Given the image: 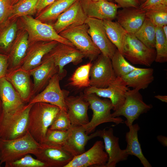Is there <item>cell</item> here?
<instances>
[{
  "label": "cell",
  "instance_id": "1",
  "mask_svg": "<svg viewBox=\"0 0 167 167\" xmlns=\"http://www.w3.org/2000/svg\"><path fill=\"white\" fill-rule=\"evenodd\" d=\"M60 110L58 106L48 103L33 104L29 113L27 131L39 143H44L47 131Z\"/></svg>",
  "mask_w": 167,
  "mask_h": 167
},
{
  "label": "cell",
  "instance_id": "2",
  "mask_svg": "<svg viewBox=\"0 0 167 167\" xmlns=\"http://www.w3.org/2000/svg\"><path fill=\"white\" fill-rule=\"evenodd\" d=\"M33 104H28L11 112L0 115V139L11 140L23 136L27 131L29 113Z\"/></svg>",
  "mask_w": 167,
  "mask_h": 167
},
{
  "label": "cell",
  "instance_id": "3",
  "mask_svg": "<svg viewBox=\"0 0 167 167\" xmlns=\"http://www.w3.org/2000/svg\"><path fill=\"white\" fill-rule=\"evenodd\" d=\"M41 144L29 132L22 136L11 140L0 139V161L1 164L19 159L28 154L34 155Z\"/></svg>",
  "mask_w": 167,
  "mask_h": 167
},
{
  "label": "cell",
  "instance_id": "4",
  "mask_svg": "<svg viewBox=\"0 0 167 167\" xmlns=\"http://www.w3.org/2000/svg\"><path fill=\"white\" fill-rule=\"evenodd\" d=\"M18 26L27 32L29 45L40 41H56L74 46L68 40L58 33L52 25L43 23L31 15L20 17L18 19Z\"/></svg>",
  "mask_w": 167,
  "mask_h": 167
},
{
  "label": "cell",
  "instance_id": "5",
  "mask_svg": "<svg viewBox=\"0 0 167 167\" xmlns=\"http://www.w3.org/2000/svg\"><path fill=\"white\" fill-rule=\"evenodd\" d=\"M84 98L89 104L92 112L91 120L86 125L82 126L86 134L93 132L96 128L103 123L112 122L118 125L124 122L120 117H113L111 113L113 106L109 99H102L95 93L83 94Z\"/></svg>",
  "mask_w": 167,
  "mask_h": 167
},
{
  "label": "cell",
  "instance_id": "6",
  "mask_svg": "<svg viewBox=\"0 0 167 167\" xmlns=\"http://www.w3.org/2000/svg\"><path fill=\"white\" fill-rule=\"evenodd\" d=\"M88 26L86 24L73 26L59 34L69 41L80 51L90 62L94 61L101 54L88 34Z\"/></svg>",
  "mask_w": 167,
  "mask_h": 167
},
{
  "label": "cell",
  "instance_id": "7",
  "mask_svg": "<svg viewBox=\"0 0 167 167\" xmlns=\"http://www.w3.org/2000/svg\"><path fill=\"white\" fill-rule=\"evenodd\" d=\"M122 54L133 64L150 66L155 61L156 51L139 40L134 34L127 33Z\"/></svg>",
  "mask_w": 167,
  "mask_h": 167
},
{
  "label": "cell",
  "instance_id": "8",
  "mask_svg": "<svg viewBox=\"0 0 167 167\" xmlns=\"http://www.w3.org/2000/svg\"><path fill=\"white\" fill-rule=\"evenodd\" d=\"M139 91L134 89L127 90L122 105L112 113L114 117L124 116L126 118L124 123L128 127L132 125L141 114L147 113L152 107V105L144 102Z\"/></svg>",
  "mask_w": 167,
  "mask_h": 167
},
{
  "label": "cell",
  "instance_id": "9",
  "mask_svg": "<svg viewBox=\"0 0 167 167\" xmlns=\"http://www.w3.org/2000/svg\"><path fill=\"white\" fill-rule=\"evenodd\" d=\"M89 75L91 86L98 88L108 87L116 78L111 59L101 53L92 64Z\"/></svg>",
  "mask_w": 167,
  "mask_h": 167
},
{
  "label": "cell",
  "instance_id": "10",
  "mask_svg": "<svg viewBox=\"0 0 167 167\" xmlns=\"http://www.w3.org/2000/svg\"><path fill=\"white\" fill-rule=\"evenodd\" d=\"M62 78L58 73L54 74L49 80L45 89L33 96L28 104L47 103L57 106L60 109L67 111L65 99L68 93L62 90L60 88L59 82Z\"/></svg>",
  "mask_w": 167,
  "mask_h": 167
},
{
  "label": "cell",
  "instance_id": "11",
  "mask_svg": "<svg viewBox=\"0 0 167 167\" xmlns=\"http://www.w3.org/2000/svg\"><path fill=\"white\" fill-rule=\"evenodd\" d=\"M108 160L103 142L97 141L89 150L74 157L65 167H105Z\"/></svg>",
  "mask_w": 167,
  "mask_h": 167
},
{
  "label": "cell",
  "instance_id": "12",
  "mask_svg": "<svg viewBox=\"0 0 167 167\" xmlns=\"http://www.w3.org/2000/svg\"><path fill=\"white\" fill-rule=\"evenodd\" d=\"M85 23L88 26V34L101 53L111 59L117 49L108 38L103 20L88 17Z\"/></svg>",
  "mask_w": 167,
  "mask_h": 167
},
{
  "label": "cell",
  "instance_id": "13",
  "mask_svg": "<svg viewBox=\"0 0 167 167\" xmlns=\"http://www.w3.org/2000/svg\"><path fill=\"white\" fill-rule=\"evenodd\" d=\"M129 89V88L122 78L116 77L107 88H98L90 86L86 88L84 93H95L100 97L109 99L113 105V110L114 111L123 104L125 93Z\"/></svg>",
  "mask_w": 167,
  "mask_h": 167
},
{
  "label": "cell",
  "instance_id": "14",
  "mask_svg": "<svg viewBox=\"0 0 167 167\" xmlns=\"http://www.w3.org/2000/svg\"><path fill=\"white\" fill-rule=\"evenodd\" d=\"M47 167H65L74 157L62 147L41 144L34 155Z\"/></svg>",
  "mask_w": 167,
  "mask_h": 167
},
{
  "label": "cell",
  "instance_id": "15",
  "mask_svg": "<svg viewBox=\"0 0 167 167\" xmlns=\"http://www.w3.org/2000/svg\"><path fill=\"white\" fill-rule=\"evenodd\" d=\"M49 54L53 57L55 65L58 68V74L62 78L64 76L63 68L66 65L70 63L77 65L85 58L84 55L75 47L59 42Z\"/></svg>",
  "mask_w": 167,
  "mask_h": 167
},
{
  "label": "cell",
  "instance_id": "16",
  "mask_svg": "<svg viewBox=\"0 0 167 167\" xmlns=\"http://www.w3.org/2000/svg\"><path fill=\"white\" fill-rule=\"evenodd\" d=\"M97 136L102 138L104 149L108 154V160L105 167H115L118 162L126 160L129 155L125 149H121L119 138L115 136L112 128L96 131Z\"/></svg>",
  "mask_w": 167,
  "mask_h": 167
},
{
  "label": "cell",
  "instance_id": "17",
  "mask_svg": "<svg viewBox=\"0 0 167 167\" xmlns=\"http://www.w3.org/2000/svg\"><path fill=\"white\" fill-rule=\"evenodd\" d=\"M88 17L113 20L115 19L118 9L117 4L107 0H79Z\"/></svg>",
  "mask_w": 167,
  "mask_h": 167
},
{
  "label": "cell",
  "instance_id": "18",
  "mask_svg": "<svg viewBox=\"0 0 167 167\" xmlns=\"http://www.w3.org/2000/svg\"><path fill=\"white\" fill-rule=\"evenodd\" d=\"M28 72L33 79V95L39 92L50 78L58 73V68L55 65L53 57L48 53L44 56L38 66Z\"/></svg>",
  "mask_w": 167,
  "mask_h": 167
},
{
  "label": "cell",
  "instance_id": "19",
  "mask_svg": "<svg viewBox=\"0 0 167 167\" xmlns=\"http://www.w3.org/2000/svg\"><path fill=\"white\" fill-rule=\"evenodd\" d=\"M65 102L72 126H83L89 122L88 110L89 104L83 94L67 96Z\"/></svg>",
  "mask_w": 167,
  "mask_h": 167
},
{
  "label": "cell",
  "instance_id": "20",
  "mask_svg": "<svg viewBox=\"0 0 167 167\" xmlns=\"http://www.w3.org/2000/svg\"><path fill=\"white\" fill-rule=\"evenodd\" d=\"M88 17L77 0L58 16L52 26L59 34L70 27L85 24Z\"/></svg>",
  "mask_w": 167,
  "mask_h": 167
},
{
  "label": "cell",
  "instance_id": "21",
  "mask_svg": "<svg viewBox=\"0 0 167 167\" xmlns=\"http://www.w3.org/2000/svg\"><path fill=\"white\" fill-rule=\"evenodd\" d=\"M58 43L56 41H40L30 45L20 67L29 71L38 66L44 56L49 53Z\"/></svg>",
  "mask_w": 167,
  "mask_h": 167
},
{
  "label": "cell",
  "instance_id": "22",
  "mask_svg": "<svg viewBox=\"0 0 167 167\" xmlns=\"http://www.w3.org/2000/svg\"><path fill=\"white\" fill-rule=\"evenodd\" d=\"M118 10L116 21L127 33L135 34L140 28L146 18V11L139 7L122 8Z\"/></svg>",
  "mask_w": 167,
  "mask_h": 167
},
{
  "label": "cell",
  "instance_id": "23",
  "mask_svg": "<svg viewBox=\"0 0 167 167\" xmlns=\"http://www.w3.org/2000/svg\"><path fill=\"white\" fill-rule=\"evenodd\" d=\"M97 136L96 131L88 135L82 126H71L62 147L74 157L85 152V146L88 142Z\"/></svg>",
  "mask_w": 167,
  "mask_h": 167
},
{
  "label": "cell",
  "instance_id": "24",
  "mask_svg": "<svg viewBox=\"0 0 167 167\" xmlns=\"http://www.w3.org/2000/svg\"><path fill=\"white\" fill-rule=\"evenodd\" d=\"M28 71L21 68L9 70L5 77L11 83L25 103L33 97Z\"/></svg>",
  "mask_w": 167,
  "mask_h": 167
},
{
  "label": "cell",
  "instance_id": "25",
  "mask_svg": "<svg viewBox=\"0 0 167 167\" xmlns=\"http://www.w3.org/2000/svg\"><path fill=\"white\" fill-rule=\"evenodd\" d=\"M28 34L26 31L19 27L16 37L9 54V64L12 70L20 67L29 47Z\"/></svg>",
  "mask_w": 167,
  "mask_h": 167
},
{
  "label": "cell",
  "instance_id": "26",
  "mask_svg": "<svg viewBox=\"0 0 167 167\" xmlns=\"http://www.w3.org/2000/svg\"><path fill=\"white\" fill-rule=\"evenodd\" d=\"M0 99L2 111L5 112H13L25 105L12 85L5 77L0 79Z\"/></svg>",
  "mask_w": 167,
  "mask_h": 167
},
{
  "label": "cell",
  "instance_id": "27",
  "mask_svg": "<svg viewBox=\"0 0 167 167\" xmlns=\"http://www.w3.org/2000/svg\"><path fill=\"white\" fill-rule=\"evenodd\" d=\"M154 70L138 68L121 78L127 86L140 90L147 88L154 80Z\"/></svg>",
  "mask_w": 167,
  "mask_h": 167
},
{
  "label": "cell",
  "instance_id": "28",
  "mask_svg": "<svg viewBox=\"0 0 167 167\" xmlns=\"http://www.w3.org/2000/svg\"><path fill=\"white\" fill-rule=\"evenodd\" d=\"M129 130L126 134L127 145L125 149L127 154L137 157L144 167H152V165L143 153L139 143L138 132L140 130L139 125L136 123L128 127Z\"/></svg>",
  "mask_w": 167,
  "mask_h": 167
},
{
  "label": "cell",
  "instance_id": "29",
  "mask_svg": "<svg viewBox=\"0 0 167 167\" xmlns=\"http://www.w3.org/2000/svg\"><path fill=\"white\" fill-rule=\"evenodd\" d=\"M77 0H55L36 15L35 18L44 23L56 20L58 16Z\"/></svg>",
  "mask_w": 167,
  "mask_h": 167
},
{
  "label": "cell",
  "instance_id": "30",
  "mask_svg": "<svg viewBox=\"0 0 167 167\" xmlns=\"http://www.w3.org/2000/svg\"><path fill=\"white\" fill-rule=\"evenodd\" d=\"M18 19L9 20L0 26V50L9 53L16 37L19 26Z\"/></svg>",
  "mask_w": 167,
  "mask_h": 167
},
{
  "label": "cell",
  "instance_id": "31",
  "mask_svg": "<svg viewBox=\"0 0 167 167\" xmlns=\"http://www.w3.org/2000/svg\"><path fill=\"white\" fill-rule=\"evenodd\" d=\"M103 24L107 35L112 43L122 54L127 32L116 21L103 19Z\"/></svg>",
  "mask_w": 167,
  "mask_h": 167
},
{
  "label": "cell",
  "instance_id": "32",
  "mask_svg": "<svg viewBox=\"0 0 167 167\" xmlns=\"http://www.w3.org/2000/svg\"><path fill=\"white\" fill-rule=\"evenodd\" d=\"M92 64L90 62L77 68L69 78V84L79 89L90 86L89 73Z\"/></svg>",
  "mask_w": 167,
  "mask_h": 167
},
{
  "label": "cell",
  "instance_id": "33",
  "mask_svg": "<svg viewBox=\"0 0 167 167\" xmlns=\"http://www.w3.org/2000/svg\"><path fill=\"white\" fill-rule=\"evenodd\" d=\"M37 1L38 0H19L12 5L8 20L17 19L27 15L32 16L36 13Z\"/></svg>",
  "mask_w": 167,
  "mask_h": 167
},
{
  "label": "cell",
  "instance_id": "34",
  "mask_svg": "<svg viewBox=\"0 0 167 167\" xmlns=\"http://www.w3.org/2000/svg\"><path fill=\"white\" fill-rule=\"evenodd\" d=\"M156 28L151 21L146 17L141 26L134 34L147 47L155 49Z\"/></svg>",
  "mask_w": 167,
  "mask_h": 167
},
{
  "label": "cell",
  "instance_id": "35",
  "mask_svg": "<svg viewBox=\"0 0 167 167\" xmlns=\"http://www.w3.org/2000/svg\"><path fill=\"white\" fill-rule=\"evenodd\" d=\"M111 60L116 77H121L137 68L130 63L117 49Z\"/></svg>",
  "mask_w": 167,
  "mask_h": 167
},
{
  "label": "cell",
  "instance_id": "36",
  "mask_svg": "<svg viewBox=\"0 0 167 167\" xmlns=\"http://www.w3.org/2000/svg\"><path fill=\"white\" fill-rule=\"evenodd\" d=\"M155 61L163 63L167 61V39L163 33L162 27H156Z\"/></svg>",
  "mask_w": 167,
  "mask_h": 167
},
{
  "label": "cell",
  "instance_id": "37",
  "mask_svg": "<svg viewBox=\"0 0 167 167\" xmlns=\"http://www.w3.org/2000/svg\"><path fill=\"white\" fill-rule=\"evenodd\" d=\"M146 17L156 27L167 25V6L162 4L146 11Z\"/></svg>",
  "mask_w": 167,
  "mask_h": 167
},
{
  "label": "cell",
  "instance_id": "38",
  "mask_svg": "<svg viewBox=\"0 0 167 167\" xmlns=\"http://www.w3.org/2000/svg\"><path fill=\"white\" fill-rule=\"evenodd\" d=\"M69 134L66 131L51 130L48 129L46 133L44 142L48 145L63 147Z\"/></svg>",
  "mask_w": 167,
  "mask_h": 167
},
{
  "label": "cell",
  "instance_id": "39",
  "mask_svg": "<svg viewBox=\"0 0 167 167\" xmlns=\"http://www.w3.org/2000/svg\"><path fill=\"white\" fill-rule=\"evenodd\" d=\"M71 126L67 111L60 109L54 118L49 129L66 131L68 130Z\"/></svg>",
  "mask_w": 167,
  "mask_h": 167
},
{
  "label": "cell",
  "instance_id": "40",
  "mask_svg": "<svg viewBox=\"0 0 167 167\" xmlns=\"http://www.w3.org/2000/svg\"><path fill=\"white\" fill-rule=\"evenodd\" d=\"M5 167H47L43 162L28 154L20 159L5 164Z\"/></svg>",
  "mask_w": 167,
  "mask_h": 167
},
{
  "label": "cell",
  "instance_id": "41",
  "mask_svg": "<svg viewBox=\"0 0 167 167\" xmlns=\"http://www.w3.org/2000/svg\"><path fill=\"white\" fill-rule=\"evenodd\" d=\"M12 5V0H0V26L9 20Z\"/></svg>",
  "mask_w": 167,
  "mask_h": 167
},
{
  "label": "cell",
  "instance_id": "42",
  "mask_svg": "<svg viewBox=\"0 0 167 167\" xmlns=\"http://www.w3.org/2000/svg\"><path fill=\"white\" fill-rule=\"evenodd\" d=\"M9 65L8 55L0 53V79L5 77L8 71Z\"/></svg>",
  "mask_w": 167,
  "mask_h": 167
},
{
  "label": "cell",
  "instance_id": "43",
  "mask_svg": "<svg viewBox=\"0 0 167 167\" xmlns=\"http://www.w3.org/2000/svg\"><path fill=\"white\" fill-rule=\"evenodd\" d=\"M122 8L133 7L139 8L140 3L139 0H114Z\"/></svg>",
  "mask_w": 167,
  "mask_h": 167
},
{
  "label": "cell",
  "instance_id": "44",
  "mask_svg": "<svg viewBox=\"0 0 167 167\" xmlns=\"http://www.w3.org/2000/svg\"><path fill=\"white\" fill-rule=\"evenodd\" d=\"M162 0H146L141 4L139 8L146 11L156 6L161 4Z\"/></svg>",
  "mask_w": 167,
  "mask_h": 167
},
{
  "label": "cell",
  "instance_id": "45",
  "mask_svg": "<svg viewBox=\"0 0 167 167\" xmlns=\"http://www.w3.org/2000/svg\"><path fill=\"white\" fill-rule=\"evenodd\" d=\"M55 0H38L36 6V15L52 4Z\"/></svg>",
  "mask_w": 167,
  "mask_h": 167
},
{
  "label": "cell",
  "instance_id": "46",
  "mask_svg": "<svg viewBox=\"0 0 167 167\" xmlns=\"http://www.w3.org/2000/svg\"><path fill=\"white\" fill-rule=\"evenodd\" d=\"M157 139L163 146L164 147L167 146V138L166 137L159 135L157 136Z\"/></svg>",
  "mask_w": 167,
  "mask_h": 167
},
{
  "label": "cell",
  "instance_id": "47",
  "mask_svg": "<svg viewBox=\"0 0 167 167\" xmlns=\"http://www.w3.org/2000/svg\"><path fill=\"white\" fill-rule=\"evenodd\" d=\"M155 97L162 102L165 103L167 102V96L166 95H158L155 96Z\"/></svg>",
  "mask_w": 167,
  "mask_h": 167
},
{
  "label": "cell",
  "instance_id": "48",
  "mask_svg": "<svg viewBox=\"0 0 167 167\" xmlns=\"http://www.w3.org/2000/svg\"><path fill=\"white\" fill-rule=\"evenodd\" d=\"M162 28L165 36L167 39V25L163 26Z\"/></svg>",
  "mask_w": 167,
  "mask_h": 167
},
{
  "label": "cell",
  "instance_id": "49",
  "mask_svg": "<svg viewBox=\"0 0 167 167\" xmlns=\"http://www.w3.org/2000/svg\"><path fill=\"white\" fill-rule=\"evenodd\" d=\"M161 4L163 5L167 6V0H162Z\"/></svg>",
  "mask_w": 167,
  "mask_h": 167
},
{
  "label": "cell",
  "instance_id": "50",
  "mask_svg": "<svg viewBox=\"0 0 167 167\" xmlns=\"http://www.w3.org/2000/svg\"><path fill=\"white\" fill-rule=\"evenodd\" d=\"M2 111V103L1 100L0 99V115Z\"/></svg>",
  "mask_w": 167,
  "mask_h": 167
},
{
  "label": "cell",
  "instance_id": "51",
  "mask_svg": "<svg viewBox=\"0 0 167 167\" xmlns=\"http://www.w3.org/2000/svg\"><path fill=\"white\" fill-rule=\"evenodd\" d=\"M19 0H12V5H14L18 2Z\"/></svg>",
  "mask_w": 167,
  "mask_h": 167
},
{
  "label": "cell",
  "instance_id": "52",
  "mask_svg": "<svg viewBox=\"0 0 167 167\" xmlns=\"http://www.w3.org/2000/svg\"><path fill=\"white\" fill-rule=\"evenodd\" d=\"M140 3V5L143 3L146 0H139Z\"/></svg>",
  "mask_w": 167,
  "mask_h": 167
},
{
  "label": "cell",
  "instance_id": "53",
  "mask_svg": "<svg viewBox=\"0 0 167 167\" xmlns=\"http://www.w3.org/2000/svg\"><path fill=\"white\" fill-rule=\"evenodd\" d=\"M92 0L94 1H98L99 0Z\"/></svg>",
  "mask_w": 167,
  "mask_h": 167
},
{
  "label": "cell",
  "instance_id": "54",
  "mask_svg": "<svg viewBox=\"0 0 167 167\" xmlns=\"http://www.w3.org/2000/svg\"><path fill=\"white\" fill-rule=\"evenodd\" d=\"M1 164L0 163V167L1 166Z\"/></svg>",
  "mask_w": 167,
  "mask_h": 167
}]
</instances>
